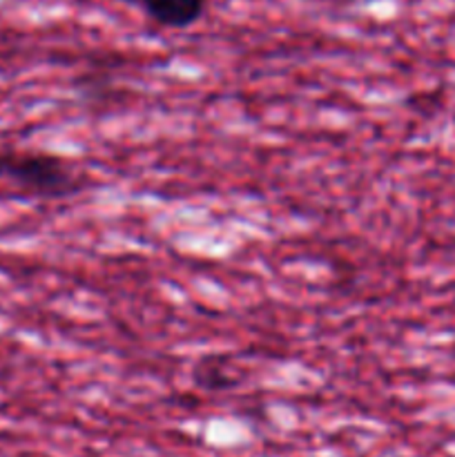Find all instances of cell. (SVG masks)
<instances>
[{
    "mask_svg": "<svg viewBox=\"0 0 455 457\" xmlns=\"http://www.w3.org/2000/svg\"><path fill=\"white\" fill-rule=\"evenodd\" d=\"M4 174L34 196H62L74 187V172L67 161L47 152H22L4 156Z\"/></svg>",
    "mask_w": 455,
    "mask_h": 457,
    "instance_id": "cell-1",
    "label": "cell"
},
{
    "mask_svg": "<svg viewBox=\"0 0 455 457\" xmlns=\"http://www.w3.org/2000/svg\"><path fill=\"white\" fill-rule=\"evenodd\" d=\"M143 7L159 25L183 29L203 16L205 0H143Z\"/></svg>",
    "mask_w": 455,
    "mask_h": 457,
    "instance_id": "cell-2",
    "label": "cell"
},
{
    "mask_svg": "<svg viewBox=\"0 0 455 457\" xmlns=\"http://www.w3.org/2000/svg\"><path fill=\"white\" fill-rule=\"evenodd\" d=\"M3 174H4V154L0 152V177H3Z\"/></svg>",
    "mask_w": 455,
    "mask_h": 457,
    "instance_id": "cell-3",
    "label": "cell"
},
{
    "mask_svg": "<svg viewBox=\"0 0 455 457\" xmlns=\"http://www.w3.org/2000/svg\"><path fill=\"white\" fill-rule=\"evenodd\" d=\"M18 457H52V455H45V453H22Z\"/></svg>",
    "mask_w": 455,
    "mask_h": 457,
    "instance_id": "cell-4",
    "label": "cell"
}]
</instances>
